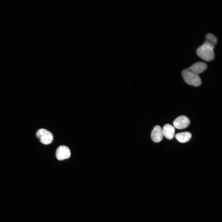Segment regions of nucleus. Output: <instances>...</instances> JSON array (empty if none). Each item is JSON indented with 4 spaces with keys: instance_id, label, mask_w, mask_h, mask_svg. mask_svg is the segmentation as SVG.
I'll return each mask as SVG.
<instances>
[{
    "instance_id": "obj_3",
    "label": "nucleus",
    "mask_w": 222,
    "mask_h": 222,
    "mask_svg": "<svg viewBox=\"0 0 222 222\" xmlns=\"http://www.w3.org/2000/svg\"><path fill=\"white\" fill-rule=\"evenodd\" d=\"M37 137L40 142L45 145L51 143L53 140V135L49 131L43 129L39 130L36 134Z\"/></svg>"
},
{
    "instance_id": "obj_2",
    "label": "nucleus",
    "mask_w": 222,
    "mask_h": 222,
    "mask_svg": "<svg viewBox=\"0 0 222 222\" xmlns=\"http://www.w3.org/2000/svg\"><path fill=\"white\" fill-rule=\"evenodd\" d=\"M182 75L185 81L189 85L197 87L201 84V80L199 76L187 69L182 71Z\"/></svg>"
},
{
    "instance_id": "obj_4",
    "label": "nucleus",
    "mask_w": 222,
    "mask_h": 222,
    "mask_svg": "<svg viewBox=\"0 0 222 222\" xmlns=\"http://www.w3.org/2000/svg\"><path fill=\"white\" fill-rule=\"evenodd\" d=\"M189 119L185 116H181L177 117L173 122L175 127L178 129L187 128L190 124Z\"/></svg>"
},
{
    "instance_id": "obj_8",
    "label": "nucleus",
    "mask_w": 222,
    "mask_h": 222,
    "mask_svg": "<svg viewBox=\"0 0 222 222\" xmlns=\"http://www.w3.org/2000/svg\"><path fill=\"white\" fill-rule=\"evenodd\" d=\"M163 136L167 139L171 140L173 138L175 134V128L169 124L165 125L162 129Z\"/></svg>"
},
{
    "instance_id": "obj_1",
    "label": "nucleus",
    "mask_w": 222,
    "mask_h": 222,
    "mask_svg": "<svg viewBox=\"0 0 222 222\" xmlns=\"http://www.w3.org/2000/svg\"><path fill=\"white\" fill-rule=\"evenodd\" d=\"M215 46L205 41L204 43L196 50L197 55L203 60L207 61L212 60L214 57V49Z\"/></svg>"
},
{
    "instance_id": "obj_9",
    "label": "nucleus",
    "mask_w": 222,
    "mask_h": 222,
    "mask_svg": "<svg viewBox=\"0 0 222 222\" xmlns=\"http://www.w3.org/2000/svg\"><path fill=\"white\" fill-rule=\"evenodd\" d=\"M191 134L188 132H184L177 134L175 137L179 142L185 143L188 141L191 137Z\"/></svg>"
},
{
    "instance_id": "obj_10",
    "label": "nucleus",
    "mask_w": 222,
    "mask_h": 222,
    "mask_svg": "<svg viewBox=\"0 0 222 222\" xmlns=\"http://www.w3.org/2000/svg\"><path fill=\"white\" fill-rule=\"evenodd\" d=\"M205 41L215 46L217 42V38L212 34L209 33L206 36Z\"/></svg>"
},
{
    "instance_id": "obj_5",
    "label": "nucleus",
    "mask_w": 222,
    "mask_h": 222,
    "mask_svg": "<svg viewBox=\"0 0 222 222\" xmlns=\"http://www.w3.org/2000/svg\"><path fill=\"white\" fill-rule=\"evenodd\" d=\"M56 155L57 158L59 160L68 159L71 155L70 150L67 146H61L57 149Z\"/></svg>"
},
{
    "instance_id": "obj_6",
    "label": "nucleus",
    "mask_w": 222,
    "mask_h": 222,
    "mask_svg": "<svg viewBox=\"0 0 222 222\" xmlns=\"http://www.w3.org/2000/svg\"><path fill=\"white\" fill-rule=\"evenodd\" d=\"M151 136L152 140L155 142L161 141L163 137L162 128L159 125L155 126L151 132Z\"/></svg>"
},
{
    "instance_id": "obj_7",
    "label": "nucleus",
    "mask_w": 222,
    "mask_h": 222,
    "mask_svg": "<svg viewBox=\"0 0 222 222\" xmlns=\"http://www.w3.org/2000/svg\"><path fill=\"white\" fill-rule=\"evenodd\" d=\"M207 64L204 62L196 63L187 69L189 71L198 75L204 71L207 68Z\"/></svg>"
}]
</instances>
